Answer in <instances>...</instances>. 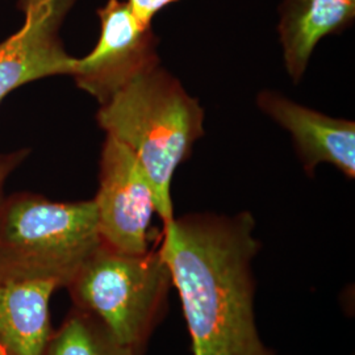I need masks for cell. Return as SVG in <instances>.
<instances>
[{"label":"cell","mask_w":355,"mask_h":355,"mask_svg":"<svg viewBox=\"0 0 355 355\" xmlns=\"http://www.w3.org/2000/svg\"><path fill=\"white\" fill-rule=\"evenodd\" d=\"M28 155V150H19V152L6 153L0 154V203L3 200V189L7 178L13 170L20 165L24 158Z\"/></svg>","instance_id":"obj_13"},{"label":"cell","mask_w":355,"mask_h":355,"mask_svg":"<svg viewBox=\"0 0 355 355\" xmlns=\"http://www.w3.org/2000/svg\"><path fill=\"white\" fill-rule=\"evenodd\" d=\"M51 282L0 284V355H45L53 329Z\"/></svg>","instance_id":"obj_10"},{"label":"cell","mask_w":355,"mask_h":355,"mask_svg":"<svg viewBox=\"0 0 355 355\" xmlns=\"http://www.w3.org/2000/svg\"><path fill=\"white\" fill-rule=\"evenodd\" d=\"M96 121L123 142L144 167L164 225L174 217L171 184L204 135V110L182 82L157 66L101 105Z\"/></svg>","instance_id":"obj_2"},{"label":"cell","mask_w":355,"mask_h":355,"mask_svg":"<svg viewBox=\"0 0 355 355\" xmlns=\"http://www.w3.org/2000/svg\"><path fill=\"white\" fill-rule=\"evenodd\" d=\"M171 287L158 248L127 254L102 242L64 288L73 306L95 316L120 343L145 354L165 318Z\"/></svg>","instance_id":"obj_4"},{"label":"cell","mask_w":355,"mask_h":355,"mask_svg":"<svg viewBox=\"0 0 355 355\" xmlns=\"http://www.w3.org/2000/svg\"><path fill=\"white\" fill-rule=\"evenodd\" d=\"M250 212L190 214L164 225L158 250L178 291L192 355H277L257 329Z\"/></svg>","instance_id":"obj_1"},{"label":"cell","mask_w":355,"mask_h":355,"mask_svg":"<svg viewBox=\"0 0 355 355\" xmlns=\"http://www.w3.org/2000/svg\"><path fill=\"white\" fill-rule=\"evenodd\" d=\"M76 0H19L24 24L0 44V102L13 89L46 76H71L76 58L60 28Z\"/></svg>","instance_id":"obj_7"},{"label":"cell","mask_w":355,"mask_h":355,"mask_svg":"<svg viewBox=\"0 0 355 355\" xmlns=\"http://www.w3.org/2000/svg\"><path fill=\"white\" fill-rule=\"evenodd\" d=\"M355 0H282L279 35L286 71L295 83L304 76L322 38L354 23Z\"/></svg>","instance_id":"obj_9"},{"label":"cell","mask_w":355,"mask_h":355,"mask_svg":"<svg viewBox=\"0 0 355 355\" xmlns=\"http://www.w3.org/2000/svg\"><path fill=\"white\" fill-rule=\"evenodd\" d=\"M257 105L291 135L306 175L312 177L318 165L329 164L354 179V121L321 114L270 89L258 94Z\"/></svg>","instance_id":"obj_8"},{"label":"cell","mask_w":355,"mask_h":355,"mask_svg":"<svg viewBox=\"0 0 355 355\" xmlns=\"http://www.w3.org/2000/svg\"><path fill=\"white\" fill-rule=\"evenodd\" d=\"M98 16L99 41L86 57L76 58L71 76L79 89L103 105L161 61L153 26H142L127 1L108 0Z\"/></svg>","instance_id":"obj_6"},{"label":"cell","mask_w":355,"mask_h":355,"mask_svg":"<svg viewBox=\"0 0 355 355\" xmlns=\"http://www.w3.org/2000/svg\"><path fill=\"white\" fill-rule=\"evenodd\" d=\"M101 240L117 252L145 254L155 211L149 178L136 155L108 136L103 144L99 190L94 199Z\"/></svg>","instance_id":"obj_5"},{"label":"cell","mask_w":355,"mask_h":355,"mask_svg":"<svg viewBox=\"0 0 355 355\" xmlns=\"http://www.w3.org/2000/svg\"><path fill=\"white\" fill-rule=\"evenodd\" d=\"M45 355H144L120 343L102 322L73 306L53 330Z\"/></svg>","instance_id":"obj_11"},{"label":"cell","mask_w":355,"mask_h":355,"mask_svg":"<svg viewBox=\"0 0 355 355\" xmlns=\"http://www.w3.org/2000/svg\"><path fill=\"white\" fill-rule=\"evenodd\" d=\"M102 243L95 202H51L31 192L0 203V284L66 287Z\"/></svg>","instance_id":"obj_3"},{"label":"cell","mask_w":355,"mask_h":355,"mask_svg":"<svg viewBox=\"0 0 355 355\" xmlns=\"http://www.w3.org/2000/svg\"><path fill=\"white\" fill-rule=\"evenodd\" d=\"M179 0H127L132 12L137 17L142 26H150L155 15L165 10L167 6Z\"/></svg>","instance_id":"obj_12"}]
</instances>
